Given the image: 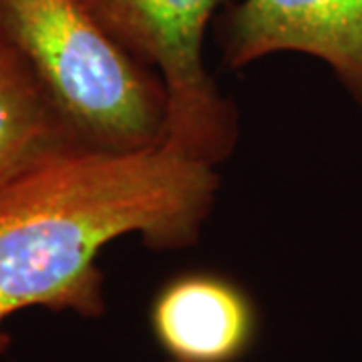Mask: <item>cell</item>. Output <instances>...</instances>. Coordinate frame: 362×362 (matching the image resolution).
Segmentation results:
<instances>
[{
    "label": "cell",
    "mask_w": 362,
    "mask_h": 362,
    "mask_svg": "<svg viewBox=\"0 0 362 362\" xmlns=\"http://www.w3.org/2000/svg\"><path fill=\"white\" fill-rule=\"evenodd\" d=\"M220 189L214 165L157 145L77 149L0 187V358L4 324L26 308L103 316L97 259L137 233L153 250L194 246Z\"/></svg>",
    "instance_id": "obj_1"
},
{
    "label": "cell",
    "mask_w": 362,
    "mask_h": 362,
    "mask_svg": "<svg viewBox=\"0 0 362 362\" xmlns=\"http://www.w3.org/2000/svg\"><path fill=\"white\" fill-rule=\"evenodd\" d=\"M0 33L85 149L139 151L165 143L163 81L101 25L87 0H0Z\"/></svg>",
    "instance_id": "obj_2"
},
{
    "label": "cell",
    "mask_w": 362,
    "mask_h": 362,
    "mask_svg": "<svg viewBox=\"0 0 362 362\" xmlns=\"http://www.w3.org/2000/svg\"><path fill=\"white\" fill-rule=\"evenodd\" d=\"M230 0H99L101 25L151 69L168 93L165 145L218 165L238 141L235 109L220 95L202 52L207 23Z\"/></svg>",
    "instance_id": "obj_3"
},
{
    "label": "cell",
    "mask_w": 362,
    "mask_h": 362,
    "mask_svg": "<svg viewBox=\"0 0 362 362\" xmlns=\"http://www.w3.org/2000/svg\"><path fill=\"white\" fill-rule=\"evenodd\" d=\"M218 35L230 69L274 52L310 54L362 107V0H244L221 18Z\"/></svg>",
    "instance_id": "obj_4"
},
{
    "label": "cell",
    "mask_w": 362,
    "mask_h": 362,
    "mask_svg": "<svg viewBox=\"0 0 362 362\" xmlns=\"http://www.w3.org/2000/svg\"><path fill=\"white\" fill-rule=\"evenodd\" d=\"M151 328L171 361L233 362L254 340L256 310L228 278L185 274L153 300Z\"/></svg>",
    "instance_id": "obj_5"
},
{
    "label": "cell",
    "mask_w": 362,
    "mask_h": 362,
    "mask_svg": "<svg viewBox=\"0 0 362 362\" xmlns=\"http://www.w3.org/2000/svg\"><path fill=\"white\" fill-rule=\"evenodd\" d=\"M85 149L51 95L0 33V187L54 157Z\"/></svg>",
    "instance_id": "obj_6"
},
{
    "label": "cell",
    "mask_w": 362,
    "mask_h": 362,
    "mask_svg": "<svg viewBox=\"0 0 362 362\" xmlns=\"http://www.w3.org/2000/svg\"><path fill=\"white\" fill-rule=\"evenodd\" d=\"M87 4L90 6V11H93V8H95V6L99 4V0H87Z\"/></svg>",
    "instance_id": "obj_7"
},
{
    "label": "cell",
    "mask_w": 362,
    "mask_h": 362,
    "mask_svg": "<svg viewBox=\"0 0 362 362\" xmlns=\"http://www.w3.org/2000/svg\"><path fill=\"white\" fill-rule=\"evenodd\" d=\"M169 362H177V361H169Z\"/></svg>",
    "instance_id": "obj_8"
}]
</instances>
